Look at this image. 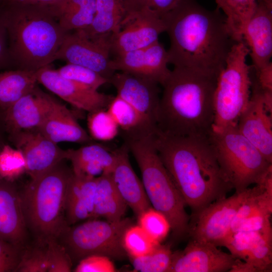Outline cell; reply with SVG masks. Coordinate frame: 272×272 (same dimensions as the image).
<instances>
[{
  "instance_id": "7a4b0ae2",
  "label": "cell",
  "mask_w": 272,
  "mask_h": 272,
  "mask_svg": "<svg viewBox=\"0 0 272 272\" xmlns=\"http://www.w3.org/2000/svg\"><path fill=\"white\" fill-rule=\"evenodd\" d=\"M153 141L192 214L226 197L233 189L220 166L208 136H173L157 130Z\"/></svg>"
},
{
  "instance_id": "bcb514c9",
  "label": "cell",
  "mask_w": 272,
  "mask_h": 272,
  "mask_svg": "<svg viewBox=\"0 0 272 272\" xmlns=\"http://www.w3.org/2000/svg\"><path fill=\"white\" fill-rule=\"evenodd\" d=\"M64 0H0V4H20L53 6Z\"/></svg>"
},
{
  "instance_id": "484cf974",
  "label": "cell",
  "mask_w": 272,
  "mask_h": 272,
  "mask_svg": "<svg viewBox=\"0 0 272 272\" xmlns=\"http://www.w3.org/2000/svg\"><path fill=\"white\" fill-rule=\"evenodd\" d=\"M107 109L122 131L125 141L151 136L157 131V127L117 95L113 97Z\"/></svg>"
},
{
  "instance_id": "d6a6232c",
  "label": "cell",
  "mask_w": 272,
  "mask_h": 272,
  "mask_svg": "<svg viewBox=\"0 0 272 272\" xmlns=\"http://www.w3.org/2000/svg\"><path fill=\"white\" fill-rule=\"evenodd\" d=\"M173 252L170 246L161 243L148 254L129 258L134 270L141 272H169Z\"/></svg>"
},
{
  "instance_id": "d590c367",
  "label": "cell",
  "mask_w": 272,
  "mask_h": 272,
  "mask_svg": "<svg viewBox=\"0 0 272 272\" xmlns=\"http://www.w3.org/2000/svg\"><path fill=\"white\" fill-rule=\"evenodd\" d=\"M138 218V225L155 242L161 243L171 230L170 223L161 212L150 207Z\"/></svg>"
},
{
  "instance_id": "5b68a950",
  "label": "cell",
  "mask_w": 272,
  "mask_h": 272,
  "mask_svg": "<svg viewBox=\"0 0 272 272\" xmlns=\"http://www.w3.org/2000/svg\"><path fill=\"white\" fill-rule=\"evenodd\" d=\"M63 161L31 179L20 192L25 223L34 239L57 238L69 226L65 217V200L72 170Z\"/></svg>"
},
{
  "instance_id": "ab89813d",
  "label": "cell",
  "mask_w": 272,
  "mask_h": 272,
  "mask_svg": "<svg viewBox=\"0 0 272 272\" xmlns=\"http://www.w3.org/2000/svg\"><path fill=\"white\" fill-rule=\"evenodd\" d=\"M182 0H123L125 17L143 9H150L162 16L175 7Z\"/></svg>"
},
{
  "instance_id": "7dc6e473",
  "label": "cell",
  "mask_w": 272,
  "mask_h": 272,
  "mask_svg": "<svg viewBox=\"0 0 272 272\" xmlns=\"http://www.w3.org/2000/svg\"><path fill=\"white\" fill-rule=\"evenodd\" d=\"M265 2L269 6L272 7V0H264Z\"/></svg>"
},
{
  "instance_id": "9a60e30c",
  "label": "cell",
  "mask_w": 272,
  "mask_h": 272,
  "mask_svg": "<svg viewBox=\"0 0 272 272\" xmlns=\"http://www.w3.org/2000/svg\"><path fill=\"white\" fill-rule=\"evenodd\" d=\"M237 258L208 242L190 239L182 250L173 252L169 272H227Z\"/></svg>"
},
{
  "instance_id": "4fadbf2b",
  "label": "cell",
  "mask_w": 272,
  "mask_h": 272,
  "mask_svg": "<svg viewBox=\"0 0 272 272\" xmlns=\"http://www.w3.org/2000/svg\"><path fill=\"white\" fill-rule=\"evenodd\" d=\"M169 63L168 51L159 40L147 47L115 55L110 61L115 72L146 78L162 86L171 72Z\"/></svg>"
},
{
  "instance_id": "7c38bea8",
  "label": "cell",
  "mask_w": 272,
  "mask_h": 272,
  "mask_svg": "<svg viewBox=\"0 0 272 272\" xmlns=\"http://www.w3.org/2000/svg\"><path fill=\"white\" fill-rule=\"evenodd\" d=\"M166 31L162 17L146 8L126 17L120 29L110 38L111 54L116 55L147 47L158 41Z\"/></svg>"
},
{
  "instance_id": "2e32d148",
  "label": "cell",
  "mask_w": 272,
  "mask_h": 272,
  "mask_svg": "<svg viewBox=\"0 0 272 272\" xmlns=\"http://www.w3.org/2000/svg\"><path fill=\"white\" fill-rule=\"evenodd\" d=\"M237 127L272 163V110L264 104L261 89L255 82L252 81L250 100L239 118Z\"/></svg>"
},
{
  "instance_id": "7402d4cb",
  "label": "cell",
  "mask_w": 272,
  "mask_h": 272,
  "mask_svg": "<svg viewBox=\"0 0 272 272\" xmlns=\"http://www.w3.org/2000/svg\"><path fill=\"white\" fill-rule=\"evenodd\" d=\"M116 162L111 173L113 182L120 195L134 214L139 216L151 207L143 184L131 166L127 145L114 150Z\"/></svg>"
},
{
  "instance_id": "9c48e42d",
  "label": "cell",
  "mask_w": 272,
  "mask_h": 272,
  "mask_svg": "<svg viewBox=\"0 0 272 272\" xmlns=\"http://www.w3.org/2000/svg\"><path fill=\"white\" fill-rule=\"evenodd\" d=\"M131 224L129 218L118 222L90 219L78 225L68 226L56 239L73 263L91 255L122 260L127 256L122 244V235Z\"/></svg>"
},
{
  "instance_id": "44dd1931",
  "label": "cell",
  "mask_w": 272,
  "mask_h": 272,
  "mask_svg": "<svg viewBox=\"0 0 272 272\" xmlns=\"http://www.w3.org/2000/svg\"><path fill=\"white\" fill-rule=\"evenodd\" d=\"M28 234L20 192L11 182L0 178V238L23 248Z\"/></svg>"
},
{
  "instance_id": "f35d334b",
  "label": "cell",
  "mask_w": 272,
  "mask_h": 272,
  "mask_svg": "<svg viewBox=\"0 0 272 272\" xmlns=\"http://www.w3.org/2000/svg\"><path fill=\"white\" fill-rule=\"evenodd\" d=\"M49 268L48 272L72 271L73 262L64 246L57 239H47Z\"/></svg>"
},
{
  "instance_id": "f1b7e54d",
  "label": "cell",
  "mask_w": 272,
  "mask_h": 272,
  "mask_svg": "<svg viewBox=\"0 0 272 272\" xmlns=\"http://www.w3.org/2000/svg\"><path fill=\"white\" fill-rule=\"evenodd\" d=\"M36 71L17 69L0 72V108L5 110L37 85Z\"/></svg>"
},
{
  "instance_id": "5bb4252c",
  "label": "cell",
  "mask_w": 272,
  "mask_h": 272,
  "mask_svg": "<svg viewBox=\"0 0 272 272\" xmlns=\"http://www.w3.org/2000/svg\"><path fill=\"white\" fill-rule=\"evenodd\" d=\"M37 82L74 107L91 112L107 108L114 96L61 77L50 65L36 71Z\"/></svg>"
},
{
  "instance_id": "83f0119b",
  "label": "cell",
  "mask_w": 272,
  "mask_h": 272,
  "mask_svg": "<svg viewBox=\"0 0 272 272\" xmlns=\"http://www.w3.org/2000/svg\"><path fill=\"white\" fill-rule=\"evenodd\" d=\"M125 15L123 0H96L92 24L81 30L89 38L111 35L120 29Z\"/></svg>"
},
{
  "instance_id": "52a82bcc",
  "label": "cell",
  "mask_w": 272,
  "mask_h": 272,
  "mask_svg": "<svg viewBox=\"0 0 272 272\" xmlns=\"http://www.w3.org/2000/svg\"><path fill=\"white\" fill-rule=\"evenodd\" d=\"M249 50L243 40L236 42L219 74L214 94L212 128L236 126L251 97L252 66L247 63Z\"/></svg>"
},
{
  "instance_id": "1f68e13d",
  "label": "cell",
  "mask_w": 272,
  "mask_h": 272,
  "mask_svg": "<svg viewBox=\"0 0 272 272\" xmlns=\"http://www.w3.org/2000/svg\"><path fill=\"white\" fill-rule=\"evenodd\" d=\"M47 240L34 239L24 247L16 272H48Z\"/></svg>"
},
{
  "instance_id": "cb8c5ba5",
  "label": "cell",
  "mask_w": 272,
  "mask_h": 272,
  "mask_svg": "<svg viewBox=\"0 0 272 272\" xmlns=\"http://www.w3.org/2000/svg\"><path fill=\"white\" fill-rule=\"evenodd\" d=\"M65 160L71 161L76 175L97 177L112 173L116 162L114 150L97 144H88L78 149L66 150Z\"/></svg>"
},
{
  "instance_id": "f546056e",
  "label": "cell",
  "mask_w": 272,
  "mask_h": 272,
  "mask_svg": "<svg viewBox=\"0 0 272 272\" xmlns=\"http://www.w3.org/2000/svg\"><path fill=\"white\" fill-rule=\"evenodd\" d=\"M96 0H64L49 6L60 26L66 31L84 29L92 24L96 13Z\"/></svg>"
},
{
  "instance_id": "8992f818",
  "label": "cell",
  "mask_w": 272,
  "mask_h": 272,
  "mask_svg": "<svg viewBox=\"0 0 272 272\" xmlns=\"http://www.w3.org/2000/svg\"><path fill=\"white\" fill-rule=\"evenodd\" d=\"M154 135L124 143L140 168L142 183L153 208L166 217L173 236L180 239L188 234L189 216L183 198L154 146Z\"/></svg>"
},
{
  "instance_id": "ee69618b",
  "label": "cell",
  "mask_w": 272,
  "mask_h": 272,
  "mask_svg": "<svg viewBox=\"0 0 272 272\" xmlns=\"http://www.w3.org/2000/svg\"><path fill=\"white\" fill-rule=\"evenodd\" d=\"M13 66L9 50L8 33L0 8V71Z\"/></svg>"
},
{
  "instance_id": "3957f363",
  "label": "cell",
  "mask_w": 272,
  "mask_h": 272,
  "mask_svg": "<svg viewBox=\"0 0 272 272\" xmlns=\"http://www.w3.org/2000/svg\"><path fill=\"white\" fill-rule=\"evenodd\" d=\"M217 77L174 67L162 85L157 130L173 136H208L214 121Z\"/></svg>"
},
{
  "instance_id": "ac0fdd59",
  "label": "cell",
  "mask_w": 272,
  "mask_h": 272,
  "mask_svg": "<svg viewBox=\"0 0 272 272\" xmlns=\"http://www.w3.org/2000/svg\"><path fill=\"white\" fill-rule=\"evenodd\" d=\"M117 95L127 101L157 128L160 97L158 84L124 72H115L109 80Z\"/></svg>"
},
{
  "instance_id": "60d3db41",
  "label": "cell",
  "mask_w": 272,
  "mask_h": 272,
  "mask_svg": "<svg viewBox=\"0 0 272 272\" xmlns=\"http://www.w3.org/2000/svg\"><path fill=\"white\" fill-rule=\"evenodd\" d=\"M23 248L0 238V272H16Z\"/></svg>"
},
{
  "instance_id": "7bdbcfd3",
  "label": "cell",
  "mask_w": 272,
  "mask_h": 272,
  "mask_svg": "<svg viewBox=\"0 0 272 272\" xmlns=\"http://www.w3.org/2000/svg\"><path fill=\"white\" fill-rule=\"evenodd\" d=\"M271 215V214L265 211H261L256 213L242 222L236 232L271 231L270 221Z\"/></svg>"
},
{
  "instance_id": "e0dca14e",
  "label": "cell",
  "mask_w": 272,
  "mask_h": 272,
  "mask_svg": "<svg viewBox=\"0 0 272 272\" xmlns=\"http://www.w3.org/2000/svg\"><path fill=\"white\" fill-rule=\"evenodd\" d=\"M10 136L16 148L25 157L26 172L31 179L65 160L66 150L61 149L37 129L21 131Z\"/></svg>"
},
{
  "instance_id": "836d02e7",
  "label": "cell",
  "mask_w": 272,
  "mask_h": 272,
  "mask_svg": "<svg viewBox=\"0 0 272 272\" xmlns=\"http://www.w3.org/2000/svg\"><path fill=\"white\" fill-rule=\"evenodd\" d=\"M122 244L127 256L134 258L148 254L160 243L153 240L139 225L131 224L123 233Z\"/></svg>"
},
{
  "instance_id": "e575fe53",
  "label": "cell",
  "mask_w": 272,
  "mask_h": 272,
  "mask_svg": "<svg viewBox=\"0 0 272 272\" xmlns=\"http://www.w3.org/2000/svg\"><path fill=\"white\" fill-rule=\"evenodd\" d=\"M87 125L92 139L108 142L118 134L119 126L110 113L106 109H100L89 112Z\"/></svg>"
},
{
  "instance_id": "c3c4849f",
  "label": "cell",
  "mask_w": 272,
  "mask_h": 272,
  "mask_svg": "<svg viewBox=\"0 0 272 272\" xmlns=\"http://www.w3.org/2000/svg\"><path fill=\"white\" fill-rule=\"evenodd\" d=\"M216 1V3L217 4V5H219L221 2V0H215Z\"/></svg>"
},
{
  "instance_id": "4dcf8cb0",
  "label": "cell",
  "mask_w": 272,
  "mask_h": 272,
  "mask_svg": "<svg viewBox=\"0 0 272 272\" xmlns=\"http://www.w3.org/2000/svg\"><path fill=\"white\" fill-rule=\"evenodd\" d=\"M257 0H221V9L234 39L242 40V35L256 8Z\"/></svg>"
},
{
  "instance_id": "f6af8a7d",
  "label": "cell",
  "mask_w": 272,
  "mask_h": 272,
  "mask_svg": "<svg viewBox=\"0 0 272 272\" xmlns=\"http://www.w3.org/2000/svg\"><path fill=\"white\" fill-rule=\"evenodd\" d=\"M255 73V81L261 90L272 91V63L269 62Z\"/></svg>"
},
{
  "instance_id": "4316f807",
  "label": "cell",
  "mask_w": 272,
  "mask_h": 272,
  "mask_svg": "<svg viewBox=\"0 0 272 272\" xmlns=\"http://www.w3.org/2000/svg\"><path fill=\"white\" fill-rule=\"evenodd\" d=\"M127 207L111 173L97 177L92 219L102 217L110 222H118L123 218Z\"/></svg>"
},
{
  "instance_id": "30bf717a",
  "label": "cell",
  "mask_w": 272,
  "mask_h": 272,
  "mask_svg": "<svg viewBox=\"0 0 272 272\" xmlns=\"http://www.w3.org/2000/svg\"><path fill=\"white\" fill-rule=\"evenodd\" d=\"M247 188L241 192L218 199L198 212L192 214L188 235L190 239L221 246L231 233L234 217L250 192Z\"/></svg>"
},
{
  "instance_id": "b9f144b4",
  "label": "cell",
  "mask_w": 272,
  "mask_h": 272,
  "mask_svg": "<svg viewBox=\"0 0 272 272\" xmlns=\"http://www.w3.org/2000/svg\"><path fill=\"white\" fill-rule=\"evenodd\" d=\"M76 272H113L116 268L110 258L102 255H91L80 260Z\"/></svg>"
},
{
  "instance_id": "277c9868",
  "label": "cell",
  "mask_w": 272,
  "mask_h": 272,
  "mask_svg": "<svg viewBox=\"0 0 272 272\" xmlns=\"http://www.w3.org/2000/svg\"><path fill=\"white\" fill-rule=\"evenodd\" d=\"M9 50L17 69L37 71L50 65L69 32L49 6L0 4Z\"/></svg>"
},
{
  "instance_id": "603a6c76",
  "label": "cell",
  "mask_w": 272,
  "mask_h": 272,
  "mask_svg": "<svg viewBox=\"0 0 272 272\" xmlns=\"http://www.w3.org/2000/svg\"><path fill=\"white\" fill-rule=\"evenodd\" d=\"M37 129L56 144L69 142L88 144L92 142V138L77 122L72 112L54 98L47 116Z\"/></svg>"
},
{
  "instance_id": "8fae6325",
  "label": "cell",
  "mask_w": 272,
  "mask_h": 272,
  "mask_svg": "<svg viewBox=\"0 0 272 272\" xmlns=\"http://www.w3.org/2000/svg\"><path fill=\"white\" fill-rule=\"evenodd\" d=\"M111 35L89 38L81 29L69 32L55 55V60H61L90 69L107 79L109 83L116 72L110 65Z\"/></svg>"
},
{
  "instance_id": "ba28073f",
  "label": "cell",
  "mask_w": 272,
  "mask_h": 272,
  "mask_svg": "<svg viewBox=\"0 0 272 272\" xmlns=\"http://www.w3.org/2000/svg\"><path fill=\"white\" fill-rule=\"evenodd\" d=\"M208 139L221 169L236 192L255 184L272 165L237 126L212 128Z\"/></svg>"
},
{
  "instance_id": "d6986e66",
  "label": "cell",
  "mask_w": 272,
  "mask_h": 272,
  "mask_svg": "<svg viewBox=\"0 0 272 272\" xmlns=\"http://www.w3.org/2000/svg\"><path fill=\"white\" fill-rule=\"evenodd\" d=\"M249 50L252 68L256 71L270 62L272 56V7L257 0L254 13L242 35Z\"/></svg>"
},
{
  "instance_id": "74e56055",
  "label": "cell",
  "mask_w": 272,
  "mask_h": 272,
  "mask_svg": "<svg viewBox=\"0 0 272 272\" xmlns=\"http://www.w3.org/2000/svg\"><path fill=\"white\" fill-rule=\"evenodd\" d=\"M65 79L85 85L95 90L108 83V80L87 67L73 63H66L56 70Z\"/></svg>"
},
{
  "instance_id": "d4e9b609",
  "label": "cell",
  "mask_w": 272,
  "mask_h": 272,
  "mask_svg": "<svg viewBox=\"0 0 272 272\" xmlns=\"http://www.w3.org/2000/svg\"><path fill=\"white\" fill-rule=\"evenodd\" d=\"M97 177L76 175L72 171L65 200V217L67 224L92 219Z\"/></svg>"
},
{
  "instance_id": "ffe728a7",
  "label": "cell",
  "mask_w": 272,
  "mask_h": 272,
  "mask_svg": "<svg viewBox=\"0 0 272 272\" xmlns=\"http://www.w3.org/2000/svg\"><path fill=\"white\" fill-rule=\"evenodd\" d=\"M53 98L36 85L32 91L4 110V120L10 135L37 129L47 116Z\"/></svg>"
},
{
  "instance_id": "6da1fadb",
  "label": "cell",
  "mask_w": 272,
  "mask_h": 272,
  "mask_svg": "<svg viewBox=\"0 0 272 272\" xmlns=\"http://www.w3.org/2000/svg\"><path fill=\"white\" fill-rule=\"evenodd\" d=\"M161 17L170 40L169 63L218 77L237 42L225 15L195 0H182Z\"/></svg>"
},
{
  "instance_id": "8d00e7d4",
  "label": "cell",
  "mask_w": 272,
  "mask_h": 272,
  "mask_svg": "<svg viewBox=\"0 0 272 272\" xmlns=\"http://www.w3.org/2000/svg\"><path fill=\"white\" fill-rule=\"evenodd\" d=\"M26 171V162L22 152L5 145L0 150V178L12 182Z\"/></svg>"
}]
</instances>
